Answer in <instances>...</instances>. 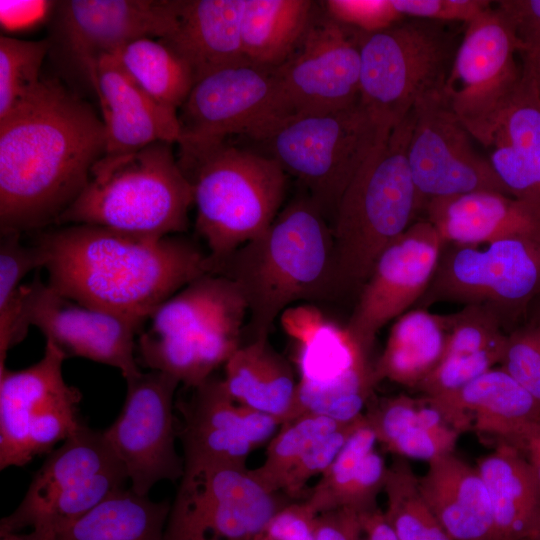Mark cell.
<instances>
[{"label":"cell","mask_w":540,"mask_h":540,"mask_svg":"<svg viewBox=\"0 0 540 540\" xmlns=\"http://www.w3.org/2000/svg\"><path fill=\"white\" fill-rule=\"evenodd\" d=\"M466 25L443 92L469 134L488 147L496 116L521 78L522 48L492 5Z\"/></svg>","instance_id":"9a60e30c"},{"label":"cell","mask_w":540,"mask_h":540,"mask_svg":"<svg viewBox=\"0 0 540 540\" xmlns=\"http://www.w3.org/2000/svg\"><path fill=\"white\" fill-rule=\"evenodd\" d=\"M364 537L362 540H397L393 530L379 508L362 513Z\"/></svg>","instance_id":"f907efd6"},{"label":"cell","mask_w":540,"mask_h":540,"mask_svg":"<svg viewBox=\"0 0 540 540\" xmlns=\"http://www.w3.org/2000/svg\"><path fill=\"white\" fill-rule=\"evenodd\" d=\"M531 540H540V534H538L536 537H534L533 539Z\"/></svg>","instance_id":"9f6ffc18"},{"label":"cell","mask_w":540,"mask_h":540,"mask_svg":"<svg viewBox=\"0 0 540 540\" xmlns=\"http://www.w3.org/2000/svg\"><path fill=\"white\" fill-rule=\"evenodd\" d=\"M360 69L359 31L316 13L297 50L275 70L293 116L359 102Z\"/></svg>","instance_id":"ffe728a7"},{"label":"cell","mask_w":540,"mask_h":540,"mask_svg":"<svg viewBox=\"0 0 540 540\" xmlns=\"http://www.w3.org/2000/svg\"><path fill=\"white\" fill-rule=\"evenodd\" d=\"M500 367L540 403V332L526 324L508 333Z\"/></svg>","instance_id":"b9f144b4"},{"label":"cell","mask_w":540,"mask_h":540,"mask_svg":"<svg viewBox=\"0 0 540 540\" xmlns=\"http://www.w3.org/2000/svg\"><path fill=\"white\" fill-rule=\"evenodd\" d=\"M362 513L350 508H336L315 517V540H362Z\"/></svg>","instance_id":"c3c4849f"},{"label":"cell","mask_w":540,"mask_h":540,"mask_svg":"<svg viewBox=\"0 0 540 540\" xmlns=\"http://www.w3.org/2000/svg\"><path fill=\"white\" fill-rule=\"evenodd\" d=\"M0 540H51V538L48 534L34 529L17 532L0 530Z\"/></svg>","instance_id":"f5cc1de1"},{"label":"cell","mask_w":540,"mask_h":540,"mask_svg":"<svg viewBox=\"0 0 540 540\" xmlns=\"http://www.w3.org/2000/svg\"><path fill=\"white\" fill-rule=\"evenodd\" d=\"M48 39L29 41L0 37V120L31 102L43 89L40 77Z\"/></svg>","instance_id":"8d00e7d4"},{"label":"cell","mask_w":540,"mask_h":540,"mask_svg":"<svg viewBox=\"0 0 540 540\" xmlns=\"http://www.w3.org/2000/svg\"><path fill=\"white\" fill-rule=\"evenodd\" d=\"M489 161L510 196L540 211V150L497 147Z\"/></svg>","instance_id":"60d3db41"},{"label":"cell","mask_w":540,"mask_h":540,"mask_svg":"<svg viewBox=\"0 0 540 540\" xmlns=\"http://www.w3.org/2000/svg\"><path fill=\"white\" fill-rule=\"evenodd\" d=\"M412 125L411 111L366 160L338 202L331 228L334 289H361L382 251L424 208L407 161Z\"/></svg>","instance_id":"5b68a950"},{"label":"cell","mask_w":540,"mask_h":540,"mask_svg":"<svg viewBox=\"0 0 540 540\" xmlns=\"http://www.w3.org/2000/svg\"><path fill=\"white\" fill-rule=\"evenodd\" d=\"M22 233L1 232L0 306L11 302L19 292L22 279L32 270L43 268L40 249L22 241Z\"/></svg>","instance_id":"7bdbcfd3"},{"label":"cell","mask_w":540,"mask_h":540,"mask_svg":"<svg viewBox=\"0 0 540 540\" xmlns=\"http://www.w3.org/2000/svg\"><path fill=\"white\" fill-rule=\"evenodd\" d=\"M66 355L46 341L42 358L21 370L0 368V469L24 466L74 435L85 424L81 393L68 385Z\"/></svg>","instance_id":"7c38bea8"},{"label":"cell","mask_w":540,"mask_h":540,"mask_svg":"<svg viewBox=\"0 0 540 540\" xmlns=\"http://www.w3.org/2000/svg\"><path fill=\"white\" fill-rule=\"evenodd\" d=\"M446 340L445 315L420 307L408 310L392 325L385 348L374 366L377 383L389 380L417 387L442 360Z\"/></svg>","instance_id":"1f68e13d"},{"label":"cell","mask_w":540,"mask_h":540,"mask_svg":"<svg viewBox=\"0 0 540 540\" xmlns=\"http://www.w3.org/2000/svg\"><path fill=\"white\" fill-rule=\"evenodd\" d=\"M445 318L447 340L443 358L506 345L508 334L504 332L501 320L485 306L466 305Z\"/></svg>","instance_id":"f35d334b"},{"label":"cell","mask_w":540,"mask_h":540,"mask_svg":"<svg viewBox=\"0 0 540 540\" xmlns=\"http://www.w3.org/2000/svg\"><path fill=\"white\" fill-rule=\"evenodd\" d=\"M105 152L102 119L76 93L46 79L31 102L0 120V231L55 226Z\"/></svg>","instance_id":"6da1fadb"},{"label":"cell","mask_w":540,"mask_h":540,"mask_svg":"<svg viewBox=\"0 0 540 540\" xmlns=\"http://www.w3.org/2000/svg\"><path fill=\"white\" fill-rule=\"evenodd\" d=\"M476 468L489 493L497 540H531L540 534V482L525 456L499 442Z\"/></svg>","instance_id":"f1b7e54d"},{"label":"cell","mask_w":540,"mask_h":540,"mask_svg":"<svg viewBox=\"0 0 540 540\" xmlns=\"http://www.w3.org/2000/svg\"><path fill=\"white\" fill-rule=\"evenodd\" d=\"M518 450L525 456L540 482V425L524 439Z\"/></svg>","instance_id":"816d5d0a"},{"label":"cell","mask_w":540,"mask_h":540,"mask_svg":"<svg viewBox=\"0 0 540 540\" xmlns=\"http://www.w3.org/2000/svg\"><path fill=\"white\" fill-rule=\"evenodd\" d=\"M321 3L328 17L366 34L385 30L404 19L392 0H326Z\"/></svg>","instance_id":"ee69618b"},{"label":"cell","mask_w":540,"mask_h":540,"mask_svg":"<svg viewBox=\"0 0 540 540\" xmlns=\"http://www.w3.org/2000/svg\"><path fill=\"white\" fill-rule=\"evenodd\" d=\"M419 486L453 540H497L489 493L476 466L454 452L441 456L428 462Z\"/></svg>","instance_id":"4316f807"},{"label":"cell","mask_w":540,"mask_h":540,"mask_svg":"<svg viewBox=\"0 0 540 540\" xmlns=\"http://www.w3.org/2000/svg\"><path fill=\"white\" fill-rule=\"evenodd\" d=\"M424 209L445 244L479 246L511 236L540 239V211L499 192L435 198Z\"/></svg>","instance_id":"d4e9b609"},{"label":"cell","mask_w":540,"mask_h":540,"mask_svg":"<svg viewBox=\"0 0 540 540\" xmlns=\"http://www.w3.org/2000/svg\"><path fill=\"white\" fill-rule=\"evenodd\" d=\"M412 114L407 161L424 206L431 199L477 191L510 196L490 161L474 150L444 92L421 99Z\"/></svg>","instance_id":"d6986e66"},{"label":"cell","mask_w":540,"mask_h":540,"mask_svg":"<svg viewBox=\"0 0 540 540\" xmlns=\"http://www.w3.org/2000/svg\"><path fill=\"white\" fill-rule=\"evenodd\" d=\"M112 54L153 100L172 111L180 110L195 84L189 67L159 39L138 38Z\"/></svg>","instance_id":"836d02e7"},{"label":"cell","mask_w":540,"mask_h":540,"mask_svg":"<svg viewBox=\"0 0 540 540\" xmlns=\"http://www.w3.org/2000/svg\"><path fill=\"white\" fill-rule=\"evenodd\" d=\"M178 113L177 144H209L244 136L262 142L291 117L275 69L242 62L197 81Z\"/></svg>","instance_id":"5bb4252c"},{"label":"cell","mask_w":540,"mask_h":540,"mask_svg":"<svg viewBox=\"0 0 540 540\" xmlns=\"http://www.w3.org/2000/svg\"><path fill=\"white\" fill-rule=\"evenodd\" d=\"M521 53L525 55L530 64L536 84L540 91V51L536 53Z\"/></svg>","instance_id":"11a10c76"},{"label":"cell","mask_w":540,"mask_h":540,"mask_svg":"<svg viewBox=\"0 0 540 540\" xmlns=\"http://www.w3.org/2000/svg\"><path fill=\"white\" fill-rule=\"evenodd\" d=\"M172 147L158 141L105 154L55 226L88 224L157 238L186 232L193 192Z\"/></svg>","instance_id":"8992f818"},{"label":"cell","mask_w":540,"mask_h":540,"mask_svg":"<svg viewBox=\"0 0 540 540\" xmlns=\"http://www.w3.org/2000/svg\"><path fill=\"white\" fill-rule=\"evenodd\" d=\"M505 346L478 353L444 357L416 388L426 398H441L455 394L500 364Z\"/></svg>","instance_id":"ab89813d"},{"label":"cell","mask_w":540,"mask_h":540,"mask_svg":"<svg viewBox=\"0 0 540 540\" xmlns=\"http://www.w3.org/2000/svg\"><path fill=\"white\" fill-rule=\"evenodd\" d=\"M122 410L103 431L123 464L130 488L147 496L162 480L175 482L184 472L177 450V417L174 395L180 382L165 372L149 370L126 379Z\"/></svg>","instance_id":"e0dca14e"},{"label":"cell","mask_w":540,"mask_h":540,"mask_svg":"<svg viewBox=\"0 0 540 540\" xmlns=\"http://www.w3.org/2000/svg\"><path fill=\"white\" fill-rule=\"evenodd\" d=\"M1 23L10 29H20L51 12L55 2L47 1H1Z\"/></svg>","instance_id":"681fc988"},{"label":"cell","mask_w":540,"mask_h":540,"mask_svg":"<svg viewBox=\"0 0 540 540\" xmlns=\"http://www.w3.org/2000/svg\"><path fill=\"white\" fill-rule=\"evenodd\" d=\"M171 503L122 489L56 532L51 540H164ZM43 532V531H42Z\"/></svg>","instance_id":"d6a6232c"},{"label":"cell","mask_w":540,"mask_h":540,"mask_svg":"<svg viewBox=\"0 0 540 540\" xmlns=\"http://www.w3.org/2000/svg\"><path fill=\"white\" fill-rule=\"evenodd\" d=\"M177 160L189 181L196 230L215 265L273 223L284 200L287 174L270 156L228 140L178 144Z\"/></svg>","instance_id":"277c9868"},{"label":"cell","mask_w":540,"mask_h":540,"mask_svg":"<svg viewBox=\"0 0 540 540\" xmlns=\"http://www.w3.org/2000/svg\"><path fill=\"white\" fill-rule=\"evenodd\" d=\"M393 129L359 100L340 110L286 118L261 143L326 216L334 214L348 184Z\"/></svg>","instance_id":"52a82bcc"},{"label":"cell","mask_w":540,"mask_h":540,"mask_svg":"<svg viewBox=\"0 0 540 540\" xmlns=\"http://www.w3.org/2000/svg\"><path fill=\"white\" fill-rule=\"evenodd\" d=\"M459 43L448 23L421 18L359 32L361 103L395 128L421 99L443 92Z\"/></svg>","instance_id":"ba28073f"},{"label":"cell","mask_w":540,"mask_h":540,"mask_svg":"<svg viewBox=\"0 0 540 540\" xmlns=\"http://www.w3.org/2000/svg\"><path fill=\"white\" fill-rule=\"evenodd\" d=\"M281 325L297 345L294 417L313 413L348 423L364 414L377 383L368 354L346 327L308 304L287 308Z\"/></svg>","instance_id":"9c48e42d"},{"label":"cell","mask_w":540,"mask_h":540,"mask_svg":"<svg viewBox=\"0 0 540 540\" xmlns=\"http://www.w3.org/2000/svg\"><path fill=\"white\" fill-rule=\"evenodd\" d=\"M444 245L436 228L424 219L414 222L379 255L346 326L367 353L378 331L425 294Z\"/></svg>","instance_id":"7402d4cb"},{"label":"cell","mask_w":540,"mask_h":540,"mask_svg":"<svg viewBox=\"0 0 540 540\" xmlns=\"http://www.w3.org/2000/svg\"><path fill=\"white\" fill-rule=\"evenodd\" d=\"M126 470L104 433L84 425L51 451L0 530L56 532L127 488Z\"/></svg>","instance_id":"30bf717a"},{"label":"cell","mask_w":540,"mask_h":540,"mask_svg":"<svg viewBox=\"0 0 540 540\" xmlns=\"http://www.w3.org/2000/svg\"><path fill=\"white\" fill-rule=\"evenodd\" d=\"M424 398L458 432L472 429L516 449L540 425V403L501 367L455 394Z\"/></svg>","instance_id":"603a6c76"},{"label":"cell","mask_w":540,"mask_h":540,"mask_svg":"<svg viewBox=\"0 0 540 540\" xmlns=\"http://www.w3.org/2000/svg\"><path fill=\"white\" fill-rule=\"evenodd\" d=\"M345 424L313 413H305L284 422L270 439L263 464L252 469V474L268 490L280 493V486L291 468L319 440Z\"/></svg>","instance_id":"d590c367"},{"label":"cell","mask_w":540,"mask_h":540,"mask_svg":"<svg viewBox=\"0 0 540 540\" xmlns=\"http://www.w3.org/2000/svg\"><path fill=\"white\" fill-rule=\"evenodd\" d=\"M290 502L268 490L247 467H184L164 540H253Z\"/></svg>","instance_id":"4fadbf2b"},{"label":"cell","mask_w":540,"mask_h":540,"mask_svg":"<svg viewBox=\"0 0 540 540\" xmlns=\"http://www.w3.org/2000/svg\"><path fill=\"white\" fill-rule=\"evenodd\" d=\"M30 326L66 357H81L118 368L126 379L141 373L136 357L143 326L135 321L87 307L61 294L37 273L20 287L19 336Z\"/></svg>","instance_id":"ac0fdd59"},{"label":"cell","mask_w":540,"mask_h":540,"mask_svg":"<svg viewBox=\"0 0 540 540\" xmlns=\"http://www.w3.org/2000/svg\"><path fill=\"white\" fill-rule=\"evenodd\" d=\"M31 242L51 287L142 326L168 298L211 273L208 253L182 234L157 238L69 224L34 232Z\"/></svg>","instance_id":"7a4b0ae2"},{"label":"cell","mask_w":540,"mask_h":540,"mask_svg":"<svg viewBox=\"0 0 540 540\" xmlns=\"http://www.w3.org/2000/svg\"><path fill=\"white\" fill-rule=\"evenodd\" d=\"M392 3L404 18L466 24L492 5L486 0H392Z\"/></svg>","instance_id":"f6af8a7d"},{"label":"cell","mask_w":540,"mask_h":540,"mask_svg":"<svg viewBox=\"0 0 540 540\" xmlns=\"http://www.w3.org/2000/svg\"><path fill=\"white\" fill-rule=\"evenodd\" d=\"M540 295V239L511 236L479 246L445 244L434 277L418 304L482 305L515 328ZM510 331V332H511Z\"/></svg>","instance_id":"8fae6325"},{"label":"cell","mask_w":540,"mask_h":540,"mask_svg":"<svg viewBox=\"0 0 540 540\" xmlns=\"http://www.w3.org/2000/svg\"><path fill=\"white\" fill-rule=\"evenodd\" d=\"M245 0H177L172 31L161 38L189 67L195 83L222 68L248 62L241 42Z\"/></svg>","instance_id":"484cf974"},{"label":"cell","mask_w":540,"mask_h":540,"mask_svg":"<svg viewBox=\"0 0 540 540\" xmlns=\"http://www.w3.org/2000/svg\"><path fill=\"white\" fill-rule=\"evenodd\" d=\"M177 0H65L51 11L49 54L71 77L89 82L99 58L142 37L173 29Z\"/></svg>","instance_id":"2e32d148"},{"label":"cell","mask_w":540,"mask_h":540,"mask_svg":"<svg viewBox=\"0 0 540 540\" xmlns=\"http://www.w3.org/2000/svg\"><path fill=\"white\" fill-rule=\"evenodd\" d=\"M224 367L223 384L234 401L282 424L293 419L298 380L268 339L240 345Z\"/></svg>","instance_id":"f546056e"},{"label":"cell","mask_w":540,"mask_h":540,"mask_svg":"<svg viewBox=\"0 0 540 540\" xmlns=\"http://www.w3.org/2000/svg\"><path fill=\"white\" fill-rule=\"evenodd\" d=\"M238 286L252 340L268 339L291 305L333 289V238L310 196L281 209L270 227L213 268Z\"/></svg>","instance_id":"3957f363"},{"label":"cell","mask_w":540,"mask_h":540,"mask_svg":"<svg viewBox=\"0 0 540 540\" xmlns=\"http://www.w3.org/2000/svg\"><path fill=\"white\" fill-rule=\"evenodd\" d=\"M522 75L500 108L489 146L540 150V91L523 53Z\"/></svg>","instance_id":"74e56055"},{"label":"cell","mask_w":540,"mask_h":540,"mask_svg":"<svg viewBox=\"0 0 540 540\" xmlns=\"http://www.w3.org/2000/svg\"><path fill=\"white\" fill-rule=\"evenodd\" d=\"M175 409L184 467H246L249 455L271 439L282 424L234 401L222 378L213 375L196 386H182Z\"/></svg>","instance_id":"44dd1931"},{"label":"cell","mask_w":540,"mask_h":540,"mask_svg":"<svg viewBox=\"0 0 540 540\" xmlns=\"http://www.w3.org/2000/svg\"><path fill=\"white\" fill-rule=\"evenodd\" d=\"M495 7L508 22L522 52H539L540 0H500Z\"/></svg>","instance_id":"7dc6e473"},{"label":"cell","mask_w":540,"mask_h":540,"mask_svg":"<svg viewBox=\"0 0 540 540\" xmlns=\"http://www.w3.org/2000/svg\"><path fill=\"white\" fill-rule=\"evenodd\" d=\"M383 491V514L397 540H453L424 500L419 477L407 459L394 457Z\"/></svg>","instance_id":"e575fe53"},{"label":"cell","mask_w":540,"mask_h":540,"mask_svg":"<svg viewBox=\"0 0 540 540\" xmlns=\"http://www.w3.org/2000/svg\"><path fill=\"white\" fill-rule=\"evenodd\" d=\"M315 517L304 500L292 501L280 509L253 540H315Z\"/></svg>","instance_id":"bcb514c9"},{"label":"cell","mask_w":540,"mask_h":540,"mask_svg":"<svg viewBox=\"0 0 540 540\" xmlns=\"http://www.w3.org/2000/svg\"><path fill=\"white\" fill-rule=\"evenodd\" d=\"M376 435L366 417L352 432L330 466L308 491L304 501L314 514L350 508L366 513L378 508L388 465L375 449Z\"/></svg>","instance_id":"83f0119b"},{"label":"cell","mask_w":540,"mask_h":540,"mask_svg":"<svg viewBox=\"0 0 540 540\" xmlns=\"http://www.w3.org/2000/svg\"><path fill=\"white\" fill-rule=\"evenodd\" d=\"M310 0H245L241 19L244 58L276 69L301 44L317 11Z\"/></svg>","instance_id":"4dcf8cb0"},{"label":"cell","mask_w":540,"mask_h":540,"mask_svg":"<svg viewBox=\"0 0 540 540\" xmlns=\"http://www.w3.org/2000/svg\"><path fill=\"white\" fill-rule=\"evenodd\" d=\"M523 324L531 326L540 332V295L530 306Z\"/></svg>","instance_id":"db71d44e"},{"label":"cell","mask_w":540,"mask_h":540,"mask_svg":"<svg viewBox=\"0 0 540 540\" xmlns=\"http://www.w3.org/2000/svg\"><path fill=\"white\" fill-rule=\"evenodd\" d=\"M89 82L98 96L106 131L105 154H123L154 142L178 143V112L153 100L113 54L97 60Z\"/></svg>","instance_id":"cb8c5ba5"}]
</instances>
